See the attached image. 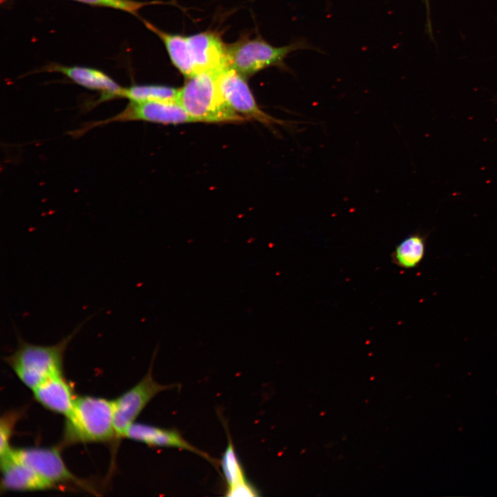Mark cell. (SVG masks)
<instances>
[{
	"mask_svg": "<svg viewBox=\"0 0 497 497\" xmlns=\"http://www.w3.org/2000/svg\"><path fill=\"white\" fill-rule=\"evenodd\" d=\"M65 418L61 447L75 443L105 442L117 439L113 400L78 396L72 411Z\"/></svg>",
	"mask_w": 497,
	"mask_h": 497,
	"instance_id": "6da1fadb",
	"label": "cell"
},
{
	"mask_svg": "<svg viewBox=\"0 0 497 497\" xmlns=\"http://www.w3.org/2000/svg\"><path fill=\"white\" fill-rule=\"evenodd\" d=\"M221 70L197 72L187 78L179 89L177 101L196 122L238 123L246 120L223 99L217 84Z\"/></svg>",
	"mask_w": 497,
	"mask_h": 497,
	"instance_id": "7a4b0ae2",
	"label": "cell"
},
{
	"mask_svg": "<svg viewBox=\"0 0 497 497\" xmlns=\"http://www.w3.org/2000/svg\"><path fill=\"white\" fill-rule=\"evenodd\" d=\"M81 326L51 345L31 344L18 335L17 349L5 360L20 381L32 390L49 377L62 372L67 347Z\"/></svg>",
	"mask_w": 497,
	"mask_h": 497,
	"instance_id": "3957f363",
	"label": "cell"
},
{
	"mask_svg": "<svg viewBox=\"0 0 497 497\" xmlns=\"http://www.w3.org/2000/svg\"><path fill=\"white\" fill-rule=\"evenodd\" d=\"M314 50L305 39L294 41L289 45L274 46L262 37H242L227 45L228 65L246 77L269 67L288 70L285 59L298 50Z\"/></svg>",
	"mask_w": 497,
	"mask_h": 497,
	"instance_id": "277c9868",
	"label": "cell"
},
{
	"mask_svg": "<svg viewBox=\"0 0 497 497\" xmlns=\"http://www.w3.org/2000/svg\"><path fill=\"white\" fill-rule=\"evenodd\" d=\"M153 358L144 377L132 388L113 400L115 428L117 439L124 438L127 429L158 393L176 388V384H161L152 376Z\"/></svg>",
	"mask_w": 497,
	"mask_h": 497,
	"instance_id": "5b68a950",
	"label": "cell"
},
{
	"mask_svg": "<svg viewBox=\"0 0 497 497\" xmlns=\"http://www.w3.org/2000/svg\"><path fill=\"white\" fill-rule=\"evenodd\" d=\"M220 92L229 107L246 119H254L266 126L284 124L258 106L246 81V77L228 66L222 70L217 77Z\"/></svg>",
	"mask_w": 497,
	"mask_h": 497,
	"instance_id": "8992f818",
	"label": "cell"
},
{
	"mask_svg": "<svg viewBox=\"0 0 497 497\" xmlns=\"http://www.w3.org/2000/svg\"><path fill=\"white\" fill-rule=\"evenodd\" d=\"M142 121L162 124L196 122L177 101H130L117 115L104 121L91 123L79 130L83 133L91 128L115 121Z\"/></svg>",
	"mask_w": 497,
	"mask_h": 497,
	"instance_id": "52a82bcc",
	"label": "cell"
},
{
	"mask_svg": "<svg viewBox=\"0 0 497 497\" xmlns=\"http://www.w3.org/2000/svg\"><path fill=\"white\" fill-rule=\"evenodd\" d=\"M61 447H23L12 449L14 455L32 468L53 488L61 485L76 484L81 481L68 469L61 456Z\"/></svg>",
	"mask_w": 497,
	"mask_h": 497,
	"instance_id": "ba28073f",
	"label": "cell"
},
{
	"mask_svg": "<svg viewBox=\"0 0 497 497\" xmlns=\"http://www.w3.org/2000/svg\"><path fill=\"white\" fill-rule=\"evenodd\" d=\"M187 40L196 73L229 66L227 45L218 33L202 32L187 36Z\"/></svg>",
	"mask_w": 497,
	"mask_h": 497,
	"instance_id": "9c48e42d",
	"label": "cell"
},
{
	"mask_svg": "<svg viewBox=\"0 0 497 497\" xmlns=\"http://www.w3.org/2000/svg\"><path fill=\"white\" fill-rule=\"evenodd\" d=\"M124 438L144 443L150 447H173L187 450L202 456L213 465H217L213 458L189 443L177 430L135 422L127 429Z\"/></svg>",
	"mask_w": 497,
	"mask_h": 497,
	"instance_id": "30bf717a",
	"label": "cell"
},
{
	"mask_svg": "<svg viewBox=\"0 0 497 497\" xmlns=\"http://www.w3.org/2000/svg\"><path fill=\"white\" fill-rule=\"evenodd\" d=\"M12 449L1 457V491H35L53 489L32 468L19 460L14 455Z\"/></svg>",
	"mask_w": 497,
	"mask_h": 497,
	"instance_id": "8fae6325",
	"label": "cell"
},
{
	"mask_svg": "<svg viewBox=\"0 0 497 497\" xmlns=\"http://www.w3.org/2000/svg\"><path fill=\"white\" fill-rule=\"evenodd\" d=\"M48 68V71L60 72L81 86L100 92L101 97L98 102L121 98L124 88L101 70L84 66H66L56 64L49 66Z\"/></svg>",
	"mask_w": 497,
	"mask_h": 497,
	"instance_id": "7c38bea8",
	"label": "cell"
},
{
	"mask_svg": "<svg viewBox=\"0 0 497 497\" xmlns=\"http://www.w3.org/2000/svg\"><path fill=\"white\" fill-rule=\"evenodd\" d=\"M35 400L44 408L67 416L72 409L75 396L63 373H56L32 389Z\"/></svg>",
	"mask_w": 497,
	"mask_h": 497,
	"instance_id": "4fadbf2b",
	"label": "cell"
},
{
	"mask_svg": "<svg viewBox=\"0 0 497 497\" xmlns=\"http://www.w3.org/2000/svg\"><path fill=\"white\" fill-rule=\"evenodd\" d=\"M228 445L221 460V468L227 485L228 496H257L258 491L246 479L243 467L228 434Z\"/></svg>",
	"mask_w": 497,
	"mask_h": 497,
	"instance_id": "5bb4252c",
	"label": "cell"
},
{
	"mask_svg": "<svg viewBox=\"0 0 497 497\" xmlns=\"http://www.w3.org/2000/svg\"><path fill=\"white\" fill-rule=\"evenodd\" d=\"M145 24L163 41L173 65L182 75L187 79L196 74L187 36L162 31L147 21Z\"/></svg>",
	"mask_w": 497,
	"mask_h": 497,
	"instance_id": "9a60e30c",
	"label": "cell"
},
{
	"mask_svg": "<svg viewBox=\"0 0 497 497\" xmlns=\"http://www.w3.org/2000/svg\"><path fill=\"white\" fill-rule=\"evenodd\" d=\"M425 235L416 232L402 239L391 255V262L403 269L417 267L423 260L426 251Z\"/></svg>",
	"mask_w": 497,
	"mask_h": 497,
	"instance_id": "2e32d148",
	"label": "cell"
},
{
	"mask_svg": "<svg viewBox=\"0 0 497 497\" xmlns=\"http://www.w3.org/2000/svg\"><path fill=\"white\" fill-rule=\"evenodd\" d=\"M179 89L164 85H133L124 88L121 98L130 101H177Z\"/></svg>",
	"mask_w": 497,
	"mask_h": 497,
	"instance_id": "e0dca14e",
	"label": "cell"
},
{
	"mask_svg": "<svg viewBox=\"0 0 497 497\" xmlns=\"http://www.w3.org/2000/svg\"><path fill=\"white\" fill-rule=\"evenodd\" d=\"M24 409H12L4 413L0 419V455L8 454L12 449L10 440L17 422L24 413Z\"/></svg>",
	"mask_w": 497,
	"mask_h": 497,
	"instance_id": "ac0fdd59",
	"label": "cell"
},
{
	"mask_svg": "<svg viewBox=\"0 0 497 497\" xmlns=\"http://www.w3.org/2000/svg\"><path fill=\"white\" fill-rule=\"evenodd\" d=\"M95 6L106 7L137 15L139 10L150 4L149 2H142L135 0H73Z\"/></svg>",
	"mask_w": 497,
	"mask_h": 497,
	"instance_id": "d6986e66",
	"label": "cell"
},
{
	"mask_svg": "<svg viewBox=\"0 0 497 497\" xmlns=\"http://www.w3.org/2000/svg\"><path fill=\"white\" fill-rule=\"evenodd\" d=\"M3 1V0H1V1Z\"/></svg>",
	"mask_w": 497,
	"mask_h": 497,
	"instance_id": "ffe728a7",
	"label": "cell"
}]
</instances>
